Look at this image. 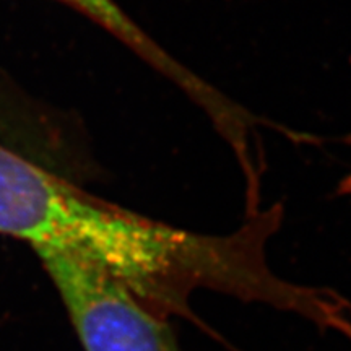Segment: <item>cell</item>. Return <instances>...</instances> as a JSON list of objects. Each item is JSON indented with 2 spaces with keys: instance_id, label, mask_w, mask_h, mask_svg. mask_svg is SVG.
Masks as SVG:
<instances>
[{
  "instance_id": "1",
  "label": "cell",
  "mask_w": 351,
  "mask_h": 351,
  "mask_svg": "<svg viewBox=\"0 0 351 351\" xmlns=\"http://www.w3.org/2000/svg\"><path fill=\"white\" fill-rule=\"evenodd\" d=\"M85 351H182L168 319L83 258L38 251Z\"/></svg>"
},
{
  "instance_id": "2",
  "label": "cell",
  "mask_w": 351,
  "mask_h": 351,
  "mask_svg": "<svg viewBox=\"0 0 351 351\" xmlns=\"http://www.w3.org/2000/svg\"><path fill=\"white\" fill-rule=\"evenodd\" d=\"M103 202L0 145V234L34 251L78 252Z\"/></svg>"
},
{
  "instance_id": "3",
  "label": "cell",
  "mask_w": 351,
  "mask_h": 351,
  "mask_svg": "<svg viewBox=\"0 0 351 351\" xmlns=\"http://www.w3.org/2000/svg\"><path fill=\"white\" fill-rule=\"evenodd\" d=\"M59 2L85 13L96 23L111 32L114 36L122 39L132 49L140 52L153 65L160 64L165 59V51L160 49L155 41L129 19L114 0H59Z\"/></svg>"
}]
</instances>
